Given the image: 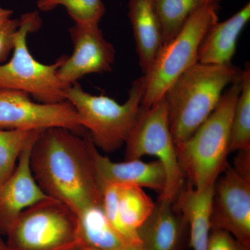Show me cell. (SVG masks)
Segmentation results:
<instances>
[{"label": "cell", "instance_id": "6da1fadb", "mask_svg": "<svg viewBox=\"0 0 250 250\" xmlns=\"http://www.w3.org/2000/svg\"><path fill=\"white\" fill-rule=\"evenodd\" d=\"M88 137V133L81 136L62 127L42 130L29 159L31 172L42 191L77 213L103 204Z\"/></svg>", "mask_w": 250, "mask_h": 250}, {"label": "cell", "instance_id": "7a4b0ae2", "mask_svg": "<svg viewBox=\"0 0 250 250\" xmlns=\"http://www.w3.org/2000/svg\"><path fill=\"white\" fill-rule=\"evenodd\" d=\"M242 72L232 63L197 62L174 81L164 98L175 146L187 141L205 123L225 88L239 80Z\"/></svg>", "mask_w": 250, "mask_h": 250}, {"label": "cell", "instance_id": "3957f363", "mask_svg": "<svg viewBox=\"0 0 250 250\" xmlns=\"http://www.w3.org/2000/svg\"><path fill=\"white\" fill-rule=\"evenodd\" d=\"M240 91L239 80L224 91L218 106L195 133L175 146L181 169L196 189L214 185L228 166L231 123Z\"/></svg>", "mask_w": 250, "mask_h": 250}, {"label": "cell", "instance_id": "277c9868", "mask_svg": "<svg viewBox=\"0 0 250 250\" xmlns=\"http://www.w3.org/2000/svg\"><path fill=\"white\" fill-rule=\"evenodd\" d=\"M145 90L143 75L131 83L126 101L119 104L106 95H92L75 82L67 88L65 99L75 108L81 126L86 130L94 145L111 153L129 137L141 111Z\"/></svg>", "mask_w": 250, "mask_h": 250}, {"label": "cell", "instance_id": "5b68a950", "mask_svg": "<svg viewBox=\"0 0 250 250\" xmlns=\"http://www.w3.org/2000/svg\"><path fill=\"white\" fill-rule=\"evenodd\" d=\"M20 18L12 57L0 64V89L21 90L40 103L65 101V91L70 85L61 80L59 69L67 55L61 56L49 65L34 59L28 48L27 38L40 29L42 20L38 11L26 13Z\"/></svg>", "mask_w": 250, "mask_h": 250}, {"label": "cell", "instance_id": "8992f818", "mask_svg": "<svg viewBox=\"0 0 250 250\" xmlns=\"http://www.w3.org/2000/svg\"><path fill=\"white\" fill-rule=\"evenodd\" d=\"M220 3L197 10L172 40L163 46L150 70L144 75L146 90L141 108L148 109L184 72L198 62L199 49L207 31L218 22Z\"/></svg>", "mask_w": 250, "mask_h": 250}, {"label": "cell", "instance_id": "52a82bcc", "mask_svg": "<svg viewBox=\"0 0 250 250\" xmlns=\"http://www.w3.org/2000/svg\"><path fill=\"white\" fill-rule=\"evenodd\" d=\"M6 236L10 250H80L78 215L49 197L23 210Z\"/></svg>", "mask_w": 250, "mask_h": 250}, {"label": "cell", "instance_id": "ba28073f", "mask_svg": "<svg viewBox=\"0 0 250 250\" xmlns=\"http://www.w3.org/2000/svg\"><path fill=\"white\" fill-rule=\"evenodd\" d=\"M125 144L126 161L149 155L160 161L166 170V183L159 198L173 203L182 189L184 173L179 166L164 98L148 109L141 108Z\"/></svg>", "mask_w": 250, "mask_h": 250}, {"label": "cell", "instance_id": "9c48e42d", "mask_svg": "<svg viewBox=\"0 0 250 250\" xmlns=\"http://www.w3.org/2000/svg\"><path fill=\"white\" fill-rule=\"evenodd\" d=\"M53 127L65 128L81 136L88 133L67 100L40 103L21 90L0 89V129L42 131Z\"/></svg>", "mask_w": 250, "mask_h": 250}, {"label": "cell", "instance_id": "30bf717a", "mask_svg": "<svg viewBox=\"0 0 250 250\" xmlns=\"http://www.w3.org/2000/svg\"><path fill=\"white\" fill-rule=\"evenodd\" d=\"M223 172L214 184L210 228L250 246V179L229 165Z\"/></svg>", "mask_w": 250, "mask_h": 250}, {"label": "cell", "instance_id": "8fae6325", "mask_svg": "<svg viewBox=\"0 0 250 250\" xmlns=\"http://www.w3.org/2000/svg\"><path fill=\"white\" fill-rule=\"evenodd\" d=\"M69 32L73 52L59 69L62 82L71 85L85 75L111 71L116 49L105 39L99 24H75Z\"/></svg>", "mask_w": 250, "mask_h": 250}, {"label": "cell", "instance_id": "7c38bea8", "mask_svg": "<svg viewBox=\"0 0 250 250\" xmlns=\"http://www.w3.org/2000/svg\"><path fill=\"white\" fill-rule=\"evenodd\" d=\"M103 195L104 209L113 228L128 245L141 246L138 229L155 203L142 188L129 184L106 186Z\"/></svg>", "mask_w": 250, "mask_h": 250}, {"label": "cell", "instance_id": "4fadbf2b", "mask_svg": "<svg viewBox=\"0 0 250 250\" xmlns=\"http://www.w3.org/2000/svg\"><path fill=\"white\" fill-rule=\"evenodd\" d=\"M41 131L34 133L18 158V164L9 179L0 187V235L6 236L19 215L34 204L47 198L31 172V148Z\"/></svg>", "mask_w": 250, "mask_h": 250}, {"label": "cell", "instance_id": "5bb4252c", "mask_svg": "<svg viewBox=\"0 0 250 250\" xmlns=\"http://www.w3.org/2000/svg\"><path fill=\"white\" fill-rule=\"evenodd\" d=\"M88 143L102 191L104 188L111 184H129L149 188L160 192V195L164 191L166 173L160 161L146 163L141 159H135L123 163L113 162L99 152L90 136Z\"/></svg>", "mask_w": 250, "mask_h": 250}, {"label": "cell", "instance_id": "9a60e30c", "mask_svg": "<svg viewBox=\"0 0 250 250\" xmlns=\"http://www.w3.org/2000/svg\"><path fill=\"white\" fill-rule=\"evenodd\" d=\"M186 223L172 202L159 199L154 210L138 229L143 250H182Z\"/></svg>", "mask_w": 250, "mask_h": 250}, {"label": "cell", "instance_id": "2e32d148", "mask_svg": "<svg viewBox=\"0 0 250 250\" xmlns=\"http://www.w3.org/2000/svg\"><path fill=\"white\" fill-rule=\"evenodd\" d=\"M250 20V3L223 22H215L207 31L198 54V62L228 65L236 52L237 42Z\"/></svg>", "mask_w": 250, "mask_h": 250}, {"label": "cell", "instance_id": "e0dca14e", "mask_svg": "<svg viewBox=\"0 0 250 250\" xmlns=\"http://www.w3.org/2000/svg\"><path fill=\"white\" fill-rule=\"evenodd\" d=\"M214 185L196 189L191 184L181 189L174 209L190 228L189 245L193 250H207L210 233V216ZM174 200V201H175Z\"/></svg>", "mask_w": 250, "mask_h": 250}, {"label": "cell", "instance_id": "ac0fdd59", "mask_svg": "<svg viewBox=\"0 0 250 250\" xmlns=\"http://www.w3.org/2000/svg\"><path fill=\"white\" fill-rule=\"evenodd\" d=\"M130 23L143 75H146L164 45L160 22L152 0H129Z\"/></svg>", "mask_w": 250, "mask_h": 250}, {"label": "cell", "instance_id": "d6986e66", "mask_svg": "<svg viewBox=\"0 0 250 250\" xmlns=\"http://www.w3.org/2000/svg\"><path fill=\"white\" fill-rule=\"evenodd\" d=\"M77 215L80 250H114L129 246L110 223L103 204L88 207Z\"/></svg>", "mask_w": 250, "mask_h": 250}, {"label": "cell", "instance_id": "ffe728a7", "mask_svg": "<svg viewBox=\"0 0 250 250\" xmlns=\"http://www.w3.org/2000/svg\"><path fill=\"white\" fill-rule=\"evenodd\" d=\"M162 29L164 45L172 40L189 18L206 5L223 0H152Z\"/></svg>", "mask_w": 250, "mask_h": 250}, {"label": "cell", "instance_id": "44dd1931", "mask_svg": "<svg viewBox=\"0 0 250 250\" xmlns=\"http://www.w3.org/2000/svg\"><path fill=\"white\" fill-rule=\"evenodd\" d=\"M241 91L233 111L230 152L250 149V67L247 62L242 72Z\"/></svg>", "mask_w": 250, "mask_h": 250}, {"label": "cell", "instance_id": "7402d4cb", "mask_svg": "<svg viewBox=\"0 0 250 250\" xmlns=\"http://www.w3.org/2000/svg\"><path fill=\"white\" fill-rule=\"evenodd\" d=\"M64 6L75 24H99L105 14L103 0H38L37 7L47 12Z\"/></svg>", "mask_w": 250, "mask_h": 250}, {"label": "cell", "instance_id": "603a6c76", "mask_svg": "<svg viewBox=\"0 0 250 250\" xmlns=\"http://www.w3.org/2000/svg\"><path fill=\"white\" fill-rule=\"evenodd\" d=\"M36 131L0 129V187L14 172L18 158Z\"/></svg>", "mask_w": 250, "mask_h": 250}, {"label": "cell", "instance_id": "cb8c5ba5", "mask_svg": "<svg viewBox=\"0 0 250 250\" xmlns=\"http://www.w3.org/2000/svg\"><path fill=\"white\" fill-rule=\"evenodd\" d=\"M207 250H250V246L242 244L227 231L212 229Z\"/></svg>", "mask_w": 250, "mask_h": 250}, {"label": "cell", "instance_id": "d4e9b609", "mask_svg": "<svg viewBox=\"0 0 250 250\" xmlns=\"http://www.w3.org/2000/svg\"><path fill=\"white\" fill-rule=\"evenodd\" d=\"M21 18H11L0 30V63L14 50L15 40L21 25Z\"/></svg>", "mask_w": 250, "mask_h": 250}, {"label": "cell", "instance_id": "484cf974", "mask_svg": "<svg viewBox=\"0 0 250 250\" xmlns=\"http://www.w3.org/2000/svg\"><path fill=\"white\" fill-rule=\"evenodd\" d=\"M239 154L237 156L234 170L245 178L250 179V149L238 151Z\"/></svg>", "mask_w": 250, "mask_h": 250}, {"label": "cell", "instance_id": "4316f807", "mask_svg": "<svg viewBox=\"0 0 250 250\" xmlns=\"http://www.w3.org/2000/svg\"><path fill=\"white\" fill-rule=\"evenodd\" d=\"M13 14L14 12L12 10L6 9L0 6V30L12 18Z\"/></svg>", "mask_w": 250, "mask_h": 250}, {"label": "cell", "instance_id": "83f0119b", "mask_svg": "<svg viewBox=\"0 0 250 250\" xmlns=\"http://www.w3.org/2000/svg\"><path fill=\"white\" fill-rule=\"evenodd\" d=\"M114 250H143L141 246H126L123 248H118Z\"/></svg>", "mask_w": 250, "mask_h": 250}, {"label": "cell", "instance_id": "f1b7e54d", "mask_svg": "<svg viewBox=\"0 0 250 250\" xmlns=\"http://www.w3.org/2000/svg\"><path fill=\"white\" fill-rule=\"evenodd\" d=\"M0 250H10L6 243L1 238H0Z\"/></svg>", "mask_w": 250, "mask_h": 250}]
</instances>
